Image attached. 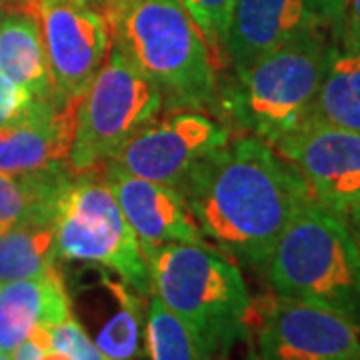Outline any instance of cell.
<instances>
[{"label":"cell","mask_w":360,"mask_h":360,"mask_svg":"<svg viewBox=\"0 0 360 360\" xmlns=\"http://www.w3.org/2000/svg\"><path fill=\"white\" fill-rule=\"evenodd\" d=\"M205 240L250 269L266 266L281 234L310 200L276 150L238 134L206 158L180 188Z\"/></svg>","instance_id":"1"},{"label":"cell","mask_w":360,"mask_h":360,"mask_svg":"<svg viewBox=\"0 0 360 360\" xmlns=\"http://www.w3.org/2000/svg\"><path fill=\"white\" fill-rule=\"evenodd\" d=\"M153 295L188 326L202 360L226 354L248 335L252 300L238 264L206 243L146 250Z\"/></svg>","instance_id":"2"},{"label":"cell","mask_w":360,"mask_h":360,"mask_svg":"<svg viewBox=\"0 0 360 360\" xmlns=\"http://www.w3.org/2000/svg\"><path fill=\"white\" fill-rule=\"evenodd\" d=\"M110 39L155 82L165 110L220 120L219 75L180 0H139L108 20Z\"/></svg>","instance_id":"3"},{"label":"cell","mask_w":360,"mask_h":360,"mask_svg":"<svg viewBox=\"0 0 360 360\" xmlns=\"http://www.w3.org/2000/svg\"><path fill=\"white\" fill-rule=\"evenodd\" d=\"M335 46L326 30H312L245 72L219 78L220 120L231 130L276 144L304 124Z\"/></svg>","instance_id":"4"},{"label":"cell","mask_w":360,"mask_h":360,"mask_svg":"<svg viewBox=\"0 0 360 360\" xmlns=\"http://www.w3.org/2000/svg\"><path fill=\"white\" fill-rule=\"evenodd\" d=\"M274 295L321 304L360 328V257L348 220L310 198L264 266Z\"/></svg>","instance_id":"5"},{"label":"cell","mask_w":360,"mask_h":360,"mask_svg":"<svg viewBox=\"0 0 360 360\" xmlns=\"http://www.w3.org/2000/svg\"><path fill=\"white\" fill-rule=\"evenodd\" d=\"M54 234L58 258L103 266L134 292L153 295L148 262L101 170L72 174L56 202Z\"/></svg>","instance_id":"6"},{"label":"cell","mask_w":360,"mask_h":360,"mask_svg":"<svg viewBox=\"0 0 360 360\" xmlns=\"http://www.w3.org/2000/svg\"><path fill=\"white\" fill-rule=\"evenodd\" d=\"M162 112L160 90L110 39L106 60L75 106L68 167L101 170L132 134Z\"/></svg>","instance_id":"7"},{"label":"cell","mask_w":360,"mask_h":360,"mask_svg":"<svg viewBox=\"0 0 360 360\" xmlns=\"http://www.w3.org/2000/svg\"><path fill=\"white\" fill-rule=\"evenodd\" d=\"M232 139V130L200 110H167L122 144L108 165L180 193L194 170Z\"/></svg>","instance_id":"8"},{"label":"cell","mask_w":360,"mask_h":360,"mask_svg":"<svg viewBox=\"0 0 360 360\" xmlns=\"http://www.w3.org/2000/svg\"><path fill=\"white\" fill-rule=\"evenodd\" d=\"M42 44L52 80V101L77 103L101 70L110 49L104 13L80 0H39Z\"/></svg>","instance_id":"9"},{"label":"cell","mask_w":360,"mask_h":360,"mask_svg":"<svg viewBox=\"0 0 360 360\" xmlns=\"http://www.w3.org/2000/svg\"><path fill=\"white\" fill-rule=\"evenodd\" d=\"M258 360H360V328L304 300L270 296L255 316Z\"/></svg>","instance_id":"10"},{"label":"cell","mask_w":360,"mask_h":360,"mask_svg":"<svg viewBox=\"0 0 360 360\" xmlns=\"http://www.w3.org/2000/svg\"><path fill=\"white\" fill-rule=\"evenodd\" d=\"M309 196L348 219L360 210V132L326 124H302L272 144Z\"/></svg>","instance_id":"11"},{"label":"cell","mask_w":360,"mask_h":360,"mask_svg":"<svg viewBox=\"0 0 360 360\" xmlns=\"http://www.w3.org/2000/svg\"><path fill=\"white\" fill-rule=\"evenodd\" d=\"M101 174L136 234L142 255L165 245L206 243L176 188L129 174L115 165H104Z\"/></svg>","instance_id":"12"},{"label":"cell","mask_w":360,"mask_h":360,"mask_svg":"<svg viewBox=\"0 0 360 360\" xmlns=\"http://www.w3.org/2000/svg\"><path fill=\"white\" fill-rule=\"evenodd\" d=\"M321 28L326 30L312 0H236L226 44L229 70L240 75L262 56Z\"/></svg>","instance_id":"13"},{"label":"cell","mask_w":360,"mask_h":360,"mask_svg":"<svg viewBox=\"0 0 360 360\" xmlns=\"http://www.w3.org/2000/svg\"><path fill=\"white\" fill-rule=\"evenodd\" d=\"M77 103L32 101L18 118L0 127V170L32 174L68 167Z\"/></svg>","instance_id":"14"},{"label":"cell","mask_w":360,"mask_h":360,"mask_svg":"<svg viewBox=\"0 0 360 360\" xmlns=\"http://www.w3.org/2000/svg\"><path fill=\"white\" fill-rule=\"evenodd\" d=\"M70 314L68 290L58 266L34 278L0 283V354L11 356L34 328H51Z\"/></svg>","instance_id":"15"},{"label":"cell","mask_w":360,"mask_h":360,"mask_svg":"<svg viewBox=\"0 0 360 360\" xmlns=\"http://www.w3.org/2000/svg\"><path fill=\"white\" fill-rule=\"evenodd\" d=\"M0 72L25 86L34 101L52 98V80L39 16L14 11L0 18Z\"/></svg>","instance_id":"16"},{"label":"cell","mask_w":360,"mask_h":360,"mask_svg":"<svg viewBox=\"0 0 360 360\" xmlns=\"http://www.w3.org/2000/svg\"><path fill=\"white\" fill-rule=\"evenodd\" d=\"M70 168L32 174L0 170V232L25 222L54 220L58 196L72 179Z\"/></svg>","instance_id":"17"},{"label":"cell","mask_w":360,"mask_h":360,"mask_svg":"<svg viewBox=\"0 0 360 360\" xmlns=\"http://www.w3.org/2000/svg\"><path fill=\"white\" fill-rule=\"evenodd\" d=\"M304 124L360 132V51L335 46Z\"/></svg>","instance_id":"18"},{"label":"cell","mask_w":360,"mask_h":360,"mask_svg":"<svg viewBox=\"0 0 360 360\" xmlns=\"http://www.w3.org/2000/svg\"><path fill=\"white\" fill-rule=\"evenodd\" d=\"M54 220L25 222L0 232V283L34 278L56 266Z\"/></svg>","instance_id":"19"},{"label":"cell","mask_w":360,"mask_h":360,"mask_svg":"<svg viewBox=\"0 0 360 360\" xmlns=\"http://www.w3.org/2000/svg\"><path fill=\"white\" fill-rule=\"evenodd\" d=\"M110 288L115 295L116 310L98 330L94 345L106 360H146L141 295L124 283L110 281Z\"/></svg>","instance_id":"20"},{"label":"cell","mask_w":360,"mask_h":360,"mask_svg":"<svg viewBox=\"0 0 360 360\" xmlns=\"http://www.w3.org/2000/svg\"><path fill=\"white\" fill-rule=\"evenodd\" d=\"M144 347L150 360H202L188 326L156 295L144 322Z\"/></svg>","instance_id":"21"},{"label":"cell","mask_w":360,"mask_h":360,"mask_svg":"<svg viewBox=\"0 0 360 360\" xmlns=\"http://www.w3.org/2000/svg\"><path fill=\"white\" fill-rule=\"evenodd\" d=\"M205 40L217 75L229 72V34L236 0H180Z\"/></svg>","instance_id":"22"},{"label":"cell","mask_w":360,"mask_h":360,"mask_svg":"<svg viewBox=\"0 0 360 360\" xmlns=\"http://www.w3.org/2000/svg\"><path fill=\"white\" fill-rule=\"evenodd\" d=\"M51 336L52 348L65 352L70 360H106L94 340L84 333L80 322L72 319V314L66 321L51 326Z\"/></svg>","instance_id":"23"},{"label":"cell","mask_w":360,"mask_h":360,"mask_svg":"<svg viewBox=\"0 0 360 360\" xmlns=\"http://www.w3.org/2000/svg\"><path fill=\"white\" fill-rule=\"evenodd\" d=\"M32 101L34 98L25 86L16 84L14 80L0 72V127L18 118Z\"/></svg>","instance_id":"24"},{"label":"cell","mask_w":360,"mask_h":360,"mask_svg":"<svg viewBox=\"0 0 360 360\" xmlns=\"http://www.w3.org/2000/svg\"><path fill=\"white\" fill-rule=\"evenodd\" d=\"M336 49L360 51V0H347Z\"/></svg>","instance_id":"25"},{"label":"cell","mask_w":360,"mask_h":360,"mask_svg":"<svg viewBox=\"0 0 360 360\" xmlns=\"http://www.w3.org/2000/svg\"><path fill=\"white\" fill-rule=\"evenodd\" d=\"M316 6V13L321 16L322 26L328 30V34L333 40H338L340 25H342V16L347 8V0H312Z\"/></svg>","instance_id":"26"},{"label":"cell","mask_w":360,"mask_h":360,"mask_svg":"<svg viewBox=\"0 0 360 360\" xmlns=\"http://www.w3.org/2000/svg\"><path fill=\"white\" fill-rule=\"evenodd\" d=\"M134 2H139V0H98V6L106 16V20H110V18H115L116 14L122 13L124 8H129L130 4H134Z\"/></svg>","instance_id":"27"},{"label":"cell","mask_w":360,"mask_h":360,"mask_svg":"<svg viewBox=\"0 0 360 360\" xmlns=\"http://www.w3.org/2000/svg\"><path fill=\"white\" fill-rule=\"evenodd\" d=\"M0 6H13L14 11H25V13L37 14L39 0H0Z\"/></svg>","instance_id":"28"},{"label":"cell","mask_w":360,"mask_h":360,"mask_svg":"<svg viewBox=\"0 0 360 360\" xmlns=\"http://www.w3.org/2000/svg\"><path fill=\"white\" fill-rule=\"evenodd\" d=\"M347 220H348L350 231H352V236H354V243H356V248H359V257H360V210L359 212H354V214H350Z\"/></svg>","instance_id":"29"},{"label":"cell","mask_w":360,"mask_h":360,"mask_svg":"<svg viewBox=\"0 0 360 360\" xmlns=\"http://www.w3.org/2000/svg\"><path fill=\"white\" fill-rule=\"evenodd\" d=\"M39 360H70V356H66L65 352H60V350H56V348H51V350H46Z\"/></svg>","instance_id":"30"},{"label":"cell","mask_w":360,"mask_h":360,"mask_svg":"<svg viewBox=\"0 0 360 360\" xmlns=\"http://www.w3.org/2000/svg\"><path fill=\"white\" fill-rule=\"evenodd\" d=\"M80 2H86V4H94V6H98V0H80ZM101 8V6H98Z\"/></svg>","instance_id":"31"},{"label":"cell","mask_w":360,"mask_h":360,"mask_svg":"<svg viewBox=\"0 0 360 360\" xmlns=\"http://www.w3.org/2000/svg\"><path fill=\"white\" fill-rule=\"evenodd\" d=\"M0 360H13L8 354H0Z\"/></svg>","instance_id":"32"}]
</instances>
